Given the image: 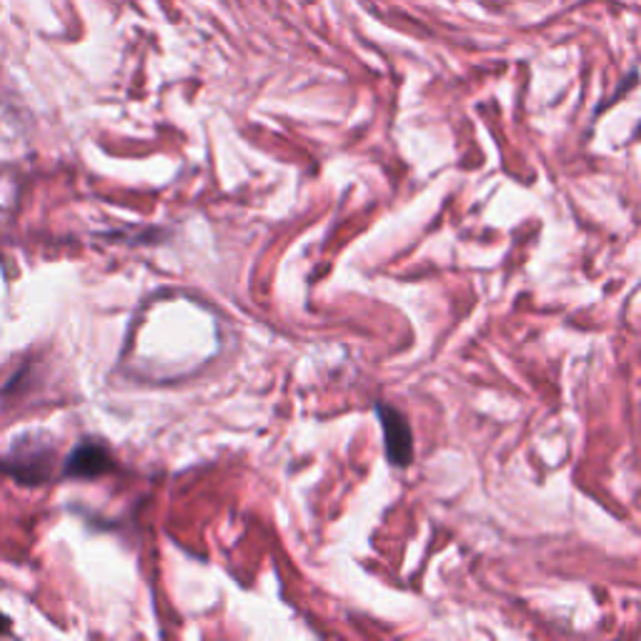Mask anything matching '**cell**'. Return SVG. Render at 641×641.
I'll return each mask as SVG.
<instances>
[{
  "label": "cell",
  "mask_w": 641,
  "mask_h": 641,
  "mask_svg": "<svg viewBox=\"0 0 641 641\" xmlns=\"http://www.w3.org/2000/svg\"><path fill=\"white\" fill-rule=\"evenodd\" d=\"M381 426L386 436V454L389 459L397 463V467H407L411 454H414V446H411V428L399 411L381 407Z\"/></svg>",
  "instance_id": "1"
},
{
  "label": "cell",
  "mask_w": 641,
  "mask_h": 641,
  "mask_svg": "<svg viewBox=\"0 0 641 641\" xmlns=\"http://www.w3.org/2000/svg\"><path fill=\"white\" fill-rule=\"evenodd\" d=\"M111 469H113L111 454L99 444L78 446L66 461V477H76V479H95Z\"/></svg>",
  "instance_id": "2"
},
{
  "label": "cell",
  "mask_w": 641,
  "mask_h": 641,
  "mask_svg": "<svg viewBox=\"0 0 641 641\" xmlns=\"http://www.w3.org/2000/svg\"><path fill=\"white\" fill-rule=\"evenodd\" d=\"M8 627H11V625H8V617L3 611H0V634H3V631H8Z\"/></svg>",
  "instance_id": "3"
}]
</instances>
